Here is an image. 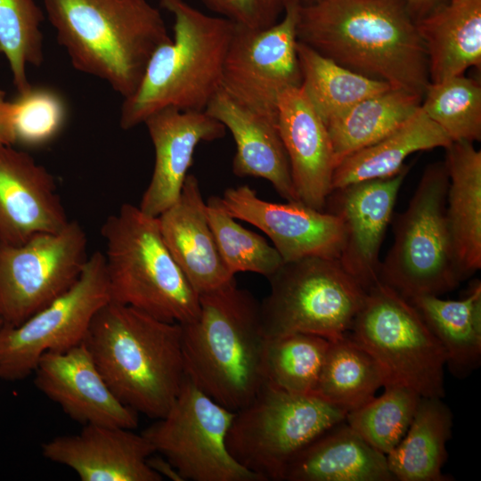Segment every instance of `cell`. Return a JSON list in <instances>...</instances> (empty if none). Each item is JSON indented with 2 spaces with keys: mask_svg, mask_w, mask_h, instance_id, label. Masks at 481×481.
I'll use <instances>...</instances> for the list:
<instances>
[{
  "mask_svg": "<svg viewBox=\"0 0 481 481\" xmlns=\"http://www.w3.org/2000/svg\"><path fill=\"white\" fill-rule=\"evenodd\" d=\"M15 144L39 147L50 143L63 128L67 106L54 90L31 86L11 101Z\"/></svg>",
  "mask_w": 481,
  "mask_h": 481,
  "instance_id": "74e56055",
  "label": "cell"
},
{
  "mask_svg": "<svg viewBox=\"0 0 481 481\" xmlns=\"http://www.w3.org/2000/svg\"><path fill=\"white\" fill-rule=\"evenodd\" d=\"M69 222L53 175L27 152L0 145V242L22 244Z\"/></svg>",
  "mask_w": 481,
  "mask_h": 481,
  "instance_id": "ac0fdd59",
  "label": "cell"
},
{
  "mask_svg": "<svg viewBox=\"0 0 481 481\" xmlns=\"http://www.w3.org/2000/svg\"><path fill=\"white\" fill-rule=\"evenodd\" d=\"M155 151L153 172L140 209L158 217L179 198L196 147L225 135L224 126L206 111L167 107L143 122Z\"/></svg>",
  "mask_w": 481,
  "mask_h": 481,
  "instance_id": "ffe728a7",
  "label": "cell"
},
{
  "mask_svg": "<svg viewBox=\"0 0 481 481\" xmlns=\"http://www.w3.org/2000/svg\"><path fill=\"white\" fill-rule=\"evenodd\" d=\"M277 110L298 200L324 210L336 167L327 127L301 87L281 93Z\"/></svg>",
  "mask_w": 481,
  "mask_h": 481,
  "instance_id": "44dd1931",
  "label": "cell"
},
{
  "mask_svg": "<svg viewBox=\"0 0 481 481\" xmlns=\"http://www.w3.org/2000/svg\"><path fill=\"white\" fill-rule=\"evenodd\" d=\"M207 203L208 219L220 257L232 275L250 272L268 278L283 263L266 240L235 221L224 208L221 198L211 196Z\"/></svg>",
  "mask_w": 481,
  "mask_h": 481,
  "instance_id": "d590c367",
  "label": "cell"
},
{
  "mask_svg": "<svg viewBox=\"0 0 481 481\" xmlns=\"http://www.w3.org/2000/svg\"><path fill=\"white\" fill-rule=\"evenodd\" d=\"M451 143L447 135L420 106L393 132L344 158L335 167L331 189L393 176L406 167L404 161L412 153L446 148Z\"/></svg>",
  "mask_w": 481,
  "mask_h": 481,
  "instance_id": "4316f807",
  "label": "cell"
},
{
  "mask_svg": "<svg viewBox=\"0 0 481 481\" xmlns=\"http://www.w3.org/2000/svg\"><path fill=\"white\" fill-rule=\"evenodd\" d=\"M297 37L392 88L422 98L430 82L424 44L399 0H319L298 5Z\"/></svg>",
  "mask_w": 481,
  "mask_h": 481,
  "instance_id": "6da1fadb",
  "label": "cell"
},
{
  "mask_svg": "<svg viewBox=\"0 0 481 481\" xmlns=\"http://www.w3.org/2000/svg\"><path fill=\"white\" fill-rule=\"evenodd\" d=\"M452 414L442 398L421 396L409 428L387 456L388 469L399 481L450 480L442 469L447 459Z\"/></svg>",
  "mask_w": 481,
  "mask_h": 481,
  "instance_id": "f1b7e54d",
  "label": "cell"
},
{
  "mask_svg": "<svg viewBox=\"0 0 481 481\" xmlns=\"http://www.w3.org/2000/svg\"><path fill=\"white\" fill-rule=\"evenodd\" d=\"M2 324H3V322H2V320H1V318H0V327H1Z\"/></svg>",
  "mask_w": 481,
  "mask_h": 481,
  "instance_id": "ee69618b",
  "label": "cell"
},
{
  "mask_svg": "<svg viewBox=\"0 0 481 481\" xmlns=\"http://www.w3.org/2000/svg\"><path fill=\"white\" fill-rule=\"evenodd\" d=\"M153 454L149 457L148 464L163 479L167 477L173 481H183L177 469L170 461L162 455L155 456Z\"/></svg>",
  "mask_w": 481,
  "mask_h": 481,
  "instance_id": "b9f144b4",
  "label": "cell"
},
{
  "mask_svg": "<svg viewBox=\"0 0 481 481\" xmlns=\"http://www.w3.org/2000/svg\"><path fill=\"white\" fill-rule=\"evenodd\" d=\"M267 279L270 293L260 303L265 338L299 332L330 341L342 338L366 295L338 258L283 262Z\"/></svg>",
  "mask_w": 481,
  "mask_h": 481,
  "instance_id": "9c48e42d",
  "label": "cell"
},
{
  "mask_svg": "<svg viewBox=\"0 0 481 481\" xmlns=\"http://www.w3.org/2000/svg\"><path fill=\"white\" fill-rule=\"evenodd\" d=\"M158 220L168 250L198 295L234 279L220 257L193 174L187 175L178 200Z\"/></svg>",
  "mask_w": 481,
  "mask_h": 481,
  "instance_id": "7402d4cb",
  "label": "cell"
},
{
  "mask_svg": "<svg viewBox=\"0 0 481 481\" xmlns=\"http://www.w3.org/2000/svg\"><path fill=\"white\" fill-rule=\"evenodd\" d=\"M199 298L198 317L181 324L185 377L236 412L265 384L260 303L235 278Z\"/></svg>",
  "mask_w": 481,
  "mask_h": 481,
  "instance_id": "3957f363",
  "label": "cell"
},
{
  "mask_svg": "<svg viewBox=\"0 0 481 481\" xmlns=\"http://www.w3.org/2000/svg\"><path fill=\"white\" fill-rule=\"evenodd\" d=\"M431 83L481 65V0H448L415 21Z\"/></svg>",
  "mask_w": 481,
  "mask_h": 481,
  "instance_id": "484cf974",
  "label": "cell"
},
{
  "mask_svg": "<svg viewBox=\"0 0 481 481\" xmlns=\"http://www.w3.org/2000/svg\"><path fill=\"white\" fill-rule=\"evenodd\" d=\"M160 5L174 16V37L153 53L138 87L124 99L119 125L125 130L167 107L205 111L221 89L235 23L183 0H160Z\"/></svg>",
  "mask_w": 481,
  "mask_h": 481,
  "instance_id": "5b68a950",
  "label": "cell"
},
{
  "mask_svg": "<svg viewBox=\"0 0 481 481\" xmlns=\"http://www.w3.org/2000/svg\"><path fill=\"white\" fill-rule=\"evenodd\" d=\"M448 1V0H447Z\"/></svg>",
  "mask_w": 481,
  "mask_h": 481,
  "instance_id": "f6af8a7d",
  "label": "cell"
},
{
  "mask_svg": "<svg viewBox=\"0 0 481 481\" xmlns=\"http://www.w3.org/2000/svg\"><path fill=\"white\" fill-rule=\"evenodd\" d=\"M108 301L104 255L96 251L66 292L22 323L1 325L0 379H26L44 354L82 343L94 316Z\"/></svg>",
  "mask_w": 481,
  "mask_h": 481,
  "instance_id": "7c38bea8",
  "label": "cell"
},
{
  "mask_svg": "<svg viewBox=\"0 0 481 481\" xmlns=\"http://www.w3.org/2000/svg\"><path fill=\"white\" fill-rule=\"evenodd\" d=\"M101 234L110 300L167 322L198 317L199 295L168 250L158 217L125 203L107 217Z\"/></svg>",
  "mask_w": 481,
  "mask_h": 481,
  "instance_id": "8992f818",
  "label": "cell"
},
{
  "mask_svg": "<svg viewBox=\"0 0 481 481\" xmlns=\"http://www.w3.org/2000/svg\"><path fill=\"white\" fill-rule=\"evenodd\" d=\"M43 20L35 0H0V53L9 63L18 93L31 86L28 66L38 67L44 61Z\"/></svg>",
  "mask_w": 481,
  "mask_h": 481,
  "instance_id": "8d00e7d4",
  "label": "cell"
},
{
  "mask_svg": "<svg viewBox=\"0 0 481 481\" xmlns=\"http://www.w3.org/2000/svg\"><path fill=\"white\" fill-rule=\"evenodd\" d=\"M421 100L418 95L391 87L360 101L327 123L336 166L404 124L419 109Z\"/></svg>",
  "mask_w": 481,
  "mask_h": 481,
  "instance_id": "f546056e",
  "label": "cell"
},
{
  "mask_svg": "<svg viewBox=\"0 0 481 481\" xmlns=\"http://www.w3.org/2000/svg\"><path fill=\"white\" fill-rule=\"evenodd\" d=\"M220 198L230 216L269 237L283 262L311 257L338 259L344 230L337 215L298 201H266L248 185L227 188Z\"/></svg>",
  "mask_w": 481,
  "mask_h": 481,
  "instance_id": "9a60e30c",
  "label": "cell"
},
{
  "mask_svg": "<svg viewBox=\"0 0 481 481\" xmlns=\"http://www.w3.org/2000/svg\"><path fill=\"white\" fill-rule=\"evenodd\" d=\"M15 144L12 125L11 101L5 98V93L0 89V145Z\"/></svg>",
  "mask_w": 481,
  "mask_h": 481,
  "instance_id": "ab89813d",
  "label": "cell"
},
{
  "mask_svg": "<svg viewBox=\"0 0 481 481\" xmlns=\"http://www.w3.org/2000/svg\"><path fill=\"white\" fill-rule=\"evenodd\" d=\"M232 412L209 397L185 377L167 414L142 434L185 480L263 481L230 453L226 437Z\"/></svg>",
  "mask_w": 481,
  "mask_h": 481,
  "instance_id": "8fae6325",
  "label": "cell"
},
{
  "mask_svg": "<svg viewBox=\"0 0 481 481\" xmlns=\"http://www.w3.org/2000/svg\"><path fill=\"white\" fill-rule=\"evenodd\" d=\"M439 340L446 366L459 379L468 377L481 362V282H473L460 300L424 295L408 299Z\"/></svg>",
  "mask_w": 481,
  "mask_h": 481,
  "instance_id": "83f0119b",
  "label": "cell"
},
{
  "mask_svg": "<svg viewBox=\"0 0 481 481\" xmlns=\"http://www.w3.org/2000/svg\"><path fill=\"white\" fill-rule=\"evenodd\" d=\"M387 382L378 361L346 335L330 341L314 394L348 412L371 400Z\"/></svg>",
  "mask_w": 481,
  "mask_h": 481,
  "instance_id": "1f68e13d",
  "label": "cell"
},
{
  "mask_svg": "<svg viewBox=\"0 0 481 481\" xmlns=\"http://www.w3.org/2000/svg\"><path fill=\"white\" fill-rule=\"evenodd\" d=\"M286 481H395L386 454L344 420L328 429L288 464Z\"/></svg>",
  "mask_w": 481,
  "mask_h": 481,
  "instance_id": "d4e9b609",
  "label": "cell"
},
{
  "mask_svg": "<svg viewBox=\"0 0 481 481\" xmlns=\"http://www.w3.org/2000/svg\"><path fill=\"white\" fill-rule=\"evenodd\" d=\"M317 1H319V0H282V3H283V4H285L288 2H295L299 6H305V5L312 4H314V3L317 2Z\"/></svg>",
  "mask_w": 481,
  "mask_h": 481,
  "instance_id": "7bdbcfd3",
  "label": "cell"
},
{
  "mask_svg": "<svg viewBox=\"0 0 481 481\" xmlns=\"http://www.w3.org/2000/svg\"><path fill=\"white\" fill-rule=\"evenodd\" d=\"M221 17L254 29H267L284 12L282 0H201Z\"/></svg>",
  "mask_w": 481,
  "mask_h": 481,
  "instance_id": "f35d334b",
  "label": "cell"
},
{
  "mask_svg": "<svg viewBox=\"0 0 481 481\" xmlns=\"http://www.w3.org/2000/svg\"><path fill=\"white\" fill-rule=\"evenodd\" d=\"M409 167L396 175L335 189L325 208L343 225L344 242L338 260L365 290L379 280V251Z\"/></svg>",
  "mask_w": 481,
  "mask_h": 481,
  "instance_id": "2e32d148",
  "label": "cell"
},
{
  "mask_svg": "<svg viewBox=\"0 0 481 481\" xmlns=\"http://www.w3.org/2000/svg\"><path fill=\"white\" fill-rule=\"evenodd\" d=\"M73 67L104 80L124 99L138 87L153 53L170 43L147 0H44Z\"/></svg>",
  "mask_w": 481,
  "mask_h": 481,
  "instance_id": "277c9868",
  "label": "cell"
},
{
  "mask_svg": "<svg viewBox=\"0 0 481 481\" xmlns=\"http://www.w3.org/2000/svg\"><path fill=\"white\" fill-rule=\"evenodd\" d=\"M152 444L133 429L85 425L75 435L42 444L43 456L72 469L82 481H161L148 464Z\"/></svg>",
  "mask_w": 481,
  "mask_h": 481,
  "instance_id": "d6986e66",
  "label": "cell"
},
{
  "mask_svg": "<svg viewBox=\"0 0 481 481\" xmlns=\"http://www.w3.org/2000/svg\"><path fill=\"white\" fill-rule=\"evenodd\" d=\"M301 88L326 125L360 101L391 86L327 58L298 41Z\"/></svg>",
  "mask_w": 481,
  "mask_h": 481,
  "instance_id": "4dcf8cb0",
  "label": "cell"
},
{
  "mask_svg": "<svg viewBox=\"0 0 481 481\" xmlns=\"http://www.w3.org/2000/svg\"><path fill=\"white\" fill-rule=\"evenodd\" d=\"M346 335L378 361L388 382L420 396H444L445 351L415 306L390 286L379 281L366 290Z\"/></svg>",
  "mask_w": 481,
  "mask_h": 481,
  "instance_id": "30bf717a",
  "label": "cell"
},
{
  "mask_svg": "<svg viewBox=\"0 0 481 481\" xmlns=\"http://www.w3.org/2000/svg\"><path fill=\"white\" fill-rule=\"evenodd\" d=\"M346 412L314 394H291L265 383L235 412L226 444L231 455L263 481L283 480L289 461L345 420Z\"/></svg>",
  "mask_w": 481,
  "mask_h": 481,
  "instance_id": "ba28073f",
  "label": "cell"
},
{
  "mask_svg": "<svg viewBox=\"0 0 481 481\" xmlns=\"http://www.w3.org/2000/svg\"><path fill=\"white\" fill-rule=\"evenodd\" d=\"M448 183L444 161L428 165L407 208L392 216L395 239L379 280L407 299L440 296L461 281L445 217Z\"/></svg>",
  "mask_w": 481,
  "mask_h": 481,
  "instance_id": "52a82bcc",
  "label": "cell"
},
{
  "mask_svg": "<svg viewBox=\"0 0 481 481\" xmlns=\"http://www.w3.org/2000/svg\"><path fill=\"white\" fill-rule=\"evenodd\" d=\"M330 341L299 332L266 338L265 383L291 394H314Z\"/></svg>",
  "mask_w": 481,
  "mask_h": 481,
  "instance_id": "d6a6232c",
  "label": "cell"
},
{
  "mask_svg": "<svg viewBox=\"0 0 481 481\" xmlns=\"http://www.w3.org/2000/svg\"><path fill=\"white\" fill-rule=\"evenodd\" d=\"M416 21L447 0H399Z\"/></svg>",
  "mask_w": 481,
  "mask_h": 481,
  "instance_id": "60d3db41",
  "label": "cell"
},
{
  "mask_svg": "<svg viewBox=\"0 0 481 481\" xmlns=\"http://www.w3.org/2000/svg\"><path fill=\"white\" fill-rule=\"evenodd\" d=\"M84 342L119 401L152 419L167 414L185 379L181 324L110 300Z\"/></svg>",
  "mask_w": 481,
  "mask_h": 481,
  "instance_id": "7a4b0ae2",
  "label": "cell"
},
{
  "mask_svg": "<svg viewBox=\"0 0 481 481\" xmlns=\"http://www.w3.org/2000/svg\"><path fill=\"white\" fill-rule=\"evenodd\" d=\"M205 111L221 122L234 139L232 167L236 176L264 178L287 201H298L278 122L237 103L222 89Z\"/></svg>",
  "mask_w": 481,
  "mask_h": 481,
  "instance_id": "603a6c76",
  "label": "cell"
},
{
  "mask_svg": "<svg viewBox=\"0 0 481 481\" xmlns=\"http://www.w3.org/2000/svg\"><path fill=\"white\" fill-rule=\"evenodd\" d=\"M298 9L297 3H286L282 19L264 29L235 23L223 67L221 89L237 103L276 122L280 94L302 83Z\"/></svg>",
  "mask_w": 481,
  "mask_h": 481,
  "instance_id": "5bb4252c",
  "label": "cell"
},
{
  "mask_svg": "<svg viewBox=\"0 0 481 481\" xmlns=\"http://www.w3.org/2000/svg\"><path fill=\"white\" fill-rule=\"evenodd\" d=\"M33 373L37 388L74 421L137 427V412L113 394L84 341L65 351L44 354Z\"/></svg>",
  "mask_w": 481,
  "mask_h": 481,
  "instance_id": "e0dca14e",
  "label": "cell"
},
{
  "mask_svg": "<svg viewBox=\"0 0 481 481\" xmlns=\"http://www.w3.org/2000/svg\"><path fill=\"white\" fill-rule=\"evenodd\" d=\"M445 217L461 281L481 268V151L473 143L446 148Z\"/></svg>",
  "mask_w": 481,
  "mask_h": 481,
  "instance_id": "cb8c5ba5",
  "label": "cell"
},
{
  "mask_svg": "<svg viewBox=\"0 0 481 481\" xmlns=\"http://www.w3.org/2000/svg\"><path fill=\"white\" fill-rule=\"evenodd\" d=\"M383 387L380 395L348 412L345 421L369 444L387 455L406 434L421 396L399 383L388 382Z\"/></svg>",
  "mask_w": 481,
  "mask_h": 481,
  "instance_id": "836d02e7",
  "label": "cell"
},
{
  "mask_svg": "<svg viewBox=\"0 0 481 481\" xmlns=\"http://www.w3.org/2000/svg\"><path fill=\"white\" fill-rule=\"evenodd\" d=\"M89 256L76 220L60 232L19 244L0 242V318L17 326L71 288Z\"/></svg>",
  "mask_w": 481,
  "mask_h": 481,
  "instance_id": "4fadbf2b",
  "label": "cell"
},
{
  "mask_svg": "<svg viewBox=\"0 0 481 481\" xmlns=\"http://www.w3.org/2000/svg\"><path fill=\"white\" fill-rule=\"evenodd\" d=\"M420 108L452 142L481 139V86L464 75L428 85Z\"/></svg>",
  "mask_w": 481,
  "mask_h": 481,
  "instance_id": "e575fe53",
  "label": "cell"
}]
</instances>
